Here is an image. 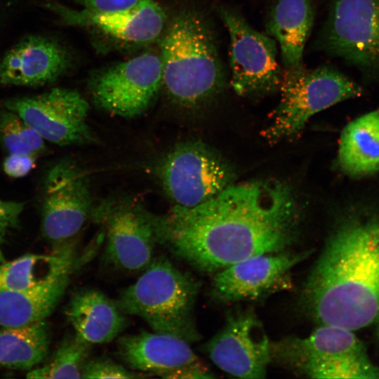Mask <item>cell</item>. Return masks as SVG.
Segmentation results:
<instances>
[{"mask_svg": "<svg viewBox=\"0 0 379 379\" xmlns=\"http://www.w3.org/2000/svg\"><path fill=\"white\" fill-rule=\"evenodd\" d=\"M144 270L115 301L121 312L142 319L153 331L197 340L194 309L199 283L164 256L154 258Z\"/></svg>", "mask_w": 379, "mask_h": 379, "instance_id": "obj_4", "label": "cell"}, {"mask_svg": "<svg viewBox=\"0 0 379 379\" xmlns=\"http://www.w3.org/2000/svg\"><path fill=\"white\" fill-rule=\"evenodd\" d=\"M49 345L46 320L21 326H0V368L30 371L45 360Z\"/></svg>", "mask_w": 379, "mask_h": 379, "instance_id": "obj_23", "label": "cell"}, {"mask_svg": "<svg viewBox=\"0 0 379 379\" xmlns=\"http://www.w3.org/2000/svg\"><path fill=\"white\" fill-rule=\"evenodd\" d=\"M300 207L277 180L231 184L192 208L151 213L157 244L195 269L216 272L264 253L285 251L296 238Z\"/></svg>", "mask_w": 379, "mask_h": 379, "instance_id": "obj_1", "label": "cell"}, {"mask_svg": "<svg viewBox=\"0 0 379 379\" xmlns=\"http://www.w3.org/2000/svg\"><path fill=\"white\" fill-rule=\"evenodd\" d=\"M271 342L251 310L230 312L222 328L208 342L206 351L214 364L230 375L263 378L271 360Z\"/></svg>", "mask_w": 379, "mask_h": 379, "instance_id": "obj_15", "label": "cell"}, {"mask_svg": "<svg viewBox=\"0 0 379 379\" xmlns=\"http://www.w3.org/2000/svg\"><path fill=\"white\" fill-rule=\"evenodd\" d=\"M72 270L29 288L0 292V326H21L46 320L62 300Z\"/></svg>", "mask_w": 379, "mask_h": 379, "instance_id": "obj_21", "label": "cell"}, {"mask_svg": "<svg viewBox=\"0 0 379 379\" xmlns=\"http://www.w3.org/2000/svg\"><path fill=\"white\" fill-rule=\"evenodd\" d=\"M69 63V54L60 43L39 35L27 36L0 60V88L51 84Z\"/></svg>", "mask_w": 379, "mask_h": 379, "instance_id": "obj_17", "label": "cell"}, {"mask_svg": "<svg viewBox=\"0 0 379 379\" xmlns=\"http://www.w3.org/2000/svg\"><path fill=\"white\" fill-rule=\"evenodd\" d=\"M37 159L27 154H6L2 163V168L10 178H23L34 168Z\"/></svg>", "mask_w": 379, "mask_h": 379, "instance_id": "obj_29", "label": "cell"}, {"mask_svg": "<svg viewBox=\"0 0 379 379\" xmlns=\"http://www.w3.org/2000/svg\"><path fill=\"white\" fill-rule=\"evenodd\" d=\"M94 102L125 118L144 113L162 86L160 55L147 52L101 70L90 82Z\"/></svg>", "mask_w": 379, "mask_h": 379, "instance_id": "obj_12", "label": "cell"}, {"mask_svg": "<svg viewBox=\"0 0 379 379\" xmlns=\"http://www.w3.org/2000/svg\"><path fill=\"white\" fill-rule=\"evenodd\" d=\"M25 203L6 200L0 198V262L5 261L3 245L6 237L11 230L16 229L19 224Z\"/></svg>", "mask_w": 379, "mask_h": 379, "instance_id": "obj_28", "label": "cell"}, {"mask_svg": "<svg viewBox=\"0 0 379 379\" xmlns=\"http://www.w3.org/2000/svg\"><path fill=\"white\" fill-rule=\"evenodd\" d=\"M74 253L23 255L0 265V292L15 291L44 284L74 267Z\"/></svg>", "mask_w": 379, "mask_h": 379, "instance_id": "obj_24", "label": "cell"}, {"mask_svg": "<svg viewBox=\"0 0 379 379\" xmlns=\"http://www.w3.org/2000/svg\"><path fill=\"white\" fill-rule=\"evenodd\" d=\"M338 161L343 171L350 175L363 176L379 171V108L344 128Z\"/></svg>", "mask_w": 379, "mask_h": 379, "instance_id": "obj_22", "label": "cell"}, {"mask_svg": "<svg viewBox=\"0 0 379 379\" xmlns=\"http://www.w3.org/2000/svg\"><path fill=\"white\" fill-rule=\"evenodd\" d=\"M46 141L18 114L0 106V146L6 154L39 158L45 154Z\"/></svg>", "mask_w": 379, "mask_h": 379, "instance_id": "obj_26", "label": "cell"}, {"mask_svg": "<svg viewBox=\"0 0 379 379\" xmlns=\"http://www.w3.org/2000/svg\"><path fill=\"white\" fill-rule=\"evenodd\" d=\"M117 352L132 370L159 377L201 361L186 340L155 331L121 336L117 341Z\"/></svg>", "mask_w": 379, "mask_h": 379, "instance_id": "obj_18", "label": "cell"}, {"mask_svg": "<svg viewBox=\"0 0 379 379\" xmlns=\"http://www.w3.org/2000/svg\"><path fill=\"white\" fill-rule=\"evenodd\" d=\"M271 360L312 378L379 379V366L354 331L319 324L308 336L271 343Z\"/></svg>", "mask_w": 379, "mask_h": 379, "instance_id": "obj_5", "label": "cell"}, {"mask_svg": "<svg viewBox=\"0 0 379 379\" xmlns=\"http://www.w3.org/2000/svg\"><path fill=\"white\" fill-rule=\"evenodd\" d=\"M140 377L136 373L106 357L89 359L82 373V378L131 379Z\"/></svg>", "mask_w": 379, "mask_h": 379, "instance_id": "obj_27", "label": "cell"}, {"mask_svg": "<svg viewBox=\"0 0 379 379\" xmlns=\"http://www.w3.org/2000/svg\"><path fill=\"white\" fill-rule=\"evenodd\" d=\"M218 12L230 37V84L234 92L253 96L279 89L283 70L277 41L251 27L235 10L222 6Z\"/></svg>", "mask_w": 379, "mask_h": 379, "instance_id": "obj_9", "label": "cell"}, {"mask_svg": "<svg viewBox=\"0 0 379 379\" xmlns=\"http://www.w3.org/2000/svg\"><path fill=\"white\" fill-rule=\"evenodd\" d=\"M162 86L185 107L219 93L225 72L213 30L200 13L182 11L171 22L161 44Z\"/></svg>", "mask_w": 379, "mask_h": 379, "instance_id": "obj_3", "label": "cell"}, {"mask_svg": "<svg viewBox=\"0 0 379 379\" xmlns=\"http://www.w3.org/2000/svg\"><path fill=\"white\" fill-rule=\"evenodd\" d=\"M213 377L212 372L202 361L177 368L161 376L168 379H204Z\"/></svg>", "mask_w": 379, "mask_h": 379, "instance_id": "obj_31", "label": "cell"}, {"mask_svg": "<svg viewBox=\"0 0 379 379\" xmlns=\"http://www.w3.org/2000/svg\"><path fill=\"white\" fill-rule=\"evenodd\" d=\"M317 44L364 74L379 76V0H332Z\"/></svg>", "mask_w": 379, "mask_h": 379, "instance_id": "obj_8", "label": "cell"}, {"mask_svg": "<svg viewBox=\"0 0 379 379\" xmlns=\"http://www.w3.org/2000/svg\"><path fill=\"white\" fill-rule=\"evenodd\" d=\"M377 336L378 339L379 340V324H378Z\"/></svg>", "mask_w": 379, "mask_h": 379, "instance_id": "obj_32", "label": "cell"}, {"mask_svg": "<svg viewBox=\"0 0 379 379\" xmlns=\"http://www.w3.org/2000/svg\"><path fill=\"white\" fill-rule=\"evenodd\" d=\"M82 8L100 13H109L130 8L140 0H72Z\"/></svg>", "mask_w": 379, "mask_h": 379, "instance_id": "obj_30", "label": "cell"}, {"mask_svg": "<svg viewBox=\"0 0 379 379\" xmlns=\"http://www.w3.org/2000/svg\"><path fill=\"white\" fill-rule=\"evenodd\" d=\"M39 182L36 206L41 234L52 253H73L75 240L93 210L87 176L75 161L62 158L46 167Z\"/></svg>", "mask_w": 379, "mask_h": 379, "instance_id": "obj_6", "label": "cell"}, {"mask_svg": "<svg viewBox=\"0 0 379 379\" xmlns=\"http://www.w3.org/2000/svg\"><path fill=\"white\" fill-rule=\"evenodd\" d=\"M159 177L175 206H198L232 184L230 166L212 149L197 142L175 146L164 159Z\"/></svg>", "mask_w": 379, "mask_h": 379, "instance_id": "obj_10", "label": "cell"}, {"mask_svg": "<svg viewBox=\"0 0 379 379\" xmlns=\"http://www.w3.org/2000/svg\"><path fill=\"white\" fill-rule=\"evenodd\" d=\"M314 17L313 0H272L266 17V32L279 45L285 69L303 65Z\"/></svg>", "mask_w": 379, "mask_h": 379, "instance_id": "obj_20", "label": "cell"}, {"mask_svg": "<svg viewBox=\"0 0 379 379\" xmlns=\"http://www.w3.org/2000/svg\"><path fill=\"white\" fill-rule=\"evenodd\" d=\"M310 251L258 255L216 272L211 295L225 303L257 300L292 288V269Z\"/></svg>", "mask_w": 379, "mask_h": 379, "instance_id": "obj_13", "label": "cell"}, {"mask_svg": "<svg viewBox=\"0 0 379 379\" xmlns=\"http://www.w3.org/2000/svg\"><path fill=\"white\" fill-rule=\"evenodd\" d=\"M91 344L75 333L67 335L48 361L29 371L28 378H82Z\"/></svg>", "mask_w": 379, "mask_h": 379, "instance_id": "obj_25", "label": "cell"}, {"mask_svg": "<svg viewBox=\"0 0 379 379\" xmlns=\"http://www.w3.org/2000/svg\"><path fill=\"white\" fill-rule=\"evenodd\" d=\"M0 106L18 114L46 142L62 147L94 140L87 123L88 102L75 90L53 88L4 100Z\"/></svg>", "mask_w": 379, "mask_h": 379, "instance_id": "obj_11", "label": "cell"}, {"mask_svg": "<svg viewBox=\"0 0 379 379\" xmlns=\"http://www.w3.org/2000/svg\"><path fill=\"white\" fill-rule=\"evenodd\" d=\"M106 229V256L115 267L144 270L153 260L157 244L151 213L124 201H105L93 208L91 215Z\"/></svg>", "mask_w": 379, "mask_h": 379, "instance_id": "obj_14", "label": "cell"}, {"mask_svg": "<svg viewBox=\"0 0 379 379\" xmlns=\"http://www.w3.org/2000/svg\"><path fill=\"white\" fill-rule=\"evenodd\" d=\"M65 312L74 333L90 344L111 342L128 324L126 314L116 302L94 288L74 292Z\"/></svg>", "mask_w": 379, "mask_h": 379, "instance_id": "obj_19", "label": "cell"}, {"mask_svg": "<svg viewBox=\"0 0 379 379\" xmlns=\"http://www.w3.org/2000/svg\"><path fill=\"white\" fill-rule=\"evenodd\" d=\"M46 6L65 25L93 29L133 44L154 41L161 35L166 22L164 11L153 0H140L130 8L109 13L76 10L51 1Z\"/></svg>", "mask_w": 379, "mask_h": 379, "instance_id": "obj_16", "label": "cell"}, {"mask_svg": "<svg viewBox=\"0 0 379 379\" xmlns=\"http://www.w3.org/2000/svg\"><path fill=\"white\" fill-rule=\"evenodd\" d=\"M319 324L357 331L379 324V217H356L327 239L302 288Z\"/></svg>", "mask_w": 379, "mask_h": 379, "instance_id": "obj_2", "label": "cell"}, {"mask_svg": "<svg viewBox=\"0 0 379 379\" xmlns=\"http://www.w3.org/2000/svg\"><path fill=\"white\" fill-rule=\"evenodd\" d=\"M279 89L280 102L263 131L270 141L297 135L312 115L362 94L357 83L331 65L284 69Z\"/></svg>", "mask_w": 379, "mask_h": 379, "instance_id": "obj_7", "label": "cell"}]
</instances>
